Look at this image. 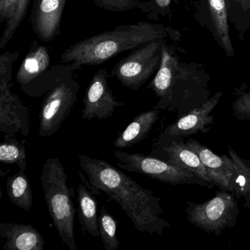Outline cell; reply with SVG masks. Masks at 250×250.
<instances>
[{
  "label": "cell",
  "instance_id": "cell-5",
  "mask_svg": "<svg viewBox=\"0 0 250 250\" xmlns=\"http://www.w3.org/2000/svg\"><path fill=\"white\" fill-rule=\"evenodd\" d=\"M185 212L191 225L206 233L219 236L224 229L235 226L239 208L237 198L232 192L219 189L213 198L204 203L187 202Z\"/></svg>",
  "mask_w": 250,
  "mask_h": 250
},
{
  "label": "cell",
  "instance_id": "cell-24",
  "mask_svg": "<svg viewBox=\"0 0 250 250\" xmlns=\"http://www.w3.org/2000/svg\"><path fill=\"white\" fill-rule=\"evenodd\" d=\"M98 225L105 250H118L120 247V241L117 236L118 222L104 206L98 217Z\"/></svg>",
  "mask_w": 250,
  "mask_h": 250
},
{
  "label": "cell",
  "instance_id": "cell-12",
  "mask_svg": "<svg viewBox=\"0 0 250 250\" xmlns=\"http://www.w3.org/2000/svg\"><path fill=\"white\" fill-rule=\"evenodd\" d=\"M222 95V92L218 91L203 106L196 108L187 115L178 118L159 134V138L185 140L198 132H208L210 126L214 124V116L210 113L220 102Z\"/></svg>",
  "mask_w": 250,
  "mask_h": 250
},
{
  "label": "cell",
  "instance_id": "cell-7",
  "mask_svg": "<svg viewBox=\"0 0 250 250\" xmlns=\"http://www.w3.org/2000/svg\"><path fill=\"white\" fill-rule=\"evenodd\" d=\"M167 39H156L141 45L115 64L109 77L116 78L124 87L137 90L157 72Z\"/></svg>",
  "mask_w": 250,
  "mask_h": 250
},
{
  "label": "cell",
  "instance_id": "cell-15",
  "mask_svg": "<svg viewBox=\"0 0 250 250\" xmlns=\"http://www.w3.org/2000/svg\"><path fill=\"white\" fill-rule=\"evenodd\" d=\"M187 146L200 158L215 186L219 189L233 191V162L229 156H217L193 138L185 140Z\"/></svg>",
  "mask_w": 250,
  "mask_h": 250
},
{
  "label": "cell",
  "instance_id": "cell-11",
  "mask_svg": "<svg viewBox=\"0 0 250 250\" xmlns=\"http://www.w3.org/2000/svg\"><path fill=\"white\" fill-rule=\"evenodd\" d=\"M184 139H162L152 145L150 156L165 161L171 165L181 167L191 171L210 184L216 187L206 167L197 154L186 144Z\"/></svg>",
  "mask_w": 250,
  "mask_h": 250
},
{
  "label": "cell",
  "instance_id": "cell-27",
  "mask_svg": "<svg viewBox=\"0 0 250 250\" xmlns=\"http://www.w3.org/2000/svg\"><path fill=\"white\" fill-rule=\"evenodd\" d=\"M99 8L113 13L124 12L129 10L141 9L140 0H93Z\"/></svg>",
  "mask_w": 250,
  "mask_h": 250
},
{
  "label": "cell",
  "instance_id": "cell-18",
  "mask_svg": "<svg viewBox=\"0 0 250 250\" xmlns=\"http://www.w3.org/2000/svg\"><path fill=\"white\" fill-rule=\"evenodd\" d=\"M160 111L153 108L137 115L115 139L114 146L117 148H125L144 140L157 121Z\"/></svg>",
  "mask_w": 250,
  "mask_h": 250
},
{
  "label": "cell",
  "instance_id": "cell-20",
  "mask_svg": "<svg viewBox=\"0 0 250 250\" xmlns=\"http://www.w3.org/2000/svg\"><path fill=\"white\" fill-rule=\"evenodd\" d=\"M228 153L234 166L232 194L237 199L244 198V207L250 210V162L241 158L231 146H228Z\"/></svg>",
  "mask_w": 250,
  "mask_h": 250
},
{
  "label": "cell",
  "instance_id": "cell-16",
  "mask_svg": "<svg viewBox=\"0 0 250 250\" xmlns=\"http://www.w3.org/2000/svg\"><path fill=\"white\" fill-rule=\"evenodd\" d=\"M2 248L5 250H43L45 241L42 234L31 225L0 224Z\"/></svg>",
  "mask_w": 250,
  "mask_h": 250
},
{
  "label": "cell",
  "instance_id": "cell-30",
  "mask_svg": "<svg viewBox=\"0 0 250 250\" xmlns=\"http://www.w3.org/2000/svg\"><path fill=\"white\" fill-rule=\"evenodd\" d=\"M20 0H0V24L7 22L17 12Z\"/></svg>",
  "mask_w": 250,
  "mask_h": 250
},
{
  "label": "cell",
  "instance_id": "cell-28",
  "mask_svg": "<svg viewBox=\"0 0 250 250\" xmlns=\"http://www.w3.org/2000/svg\"><path fill=\"white\" fill-rule=\"evenodd\" d=\"M19 56L18 51H6L0 56V86L10 85L12 80L13 67Z\"/></svg>",
  "mask_w": 250,
  "mask_h": 250
},
{
  "label": "cell",
  "instance_id": "cell-10",
  "mask_svg": "<svg viewBox=\"0 0 250 250\" xmlns=\"http://www.w3.org/2000/svg\"><path fill=\"white\" fill-rule=\"evenodd\" d=\"M109 77L105 68H101L93 76L83 99L84 109L82 112L83 120L107 119L113 115L115 108L124 106L123 102L117 100L109 87Z\"/></svg>",
  "mask_w": 250,
  "mask_h": 250
},
{
  "label": "cell",
  "instance_id": "cell-26",
  "mask_svg": "<svg viewBox=\"0 0 250 250\" xmlns=\"http://www.w3.org/2000/svg\"><path fill=\"white\" fill-rule=\"evenodd\" d=\"M172 0H140V11L147 14L150 20H158L159 17L170 15Z\"/></svg>",
  "mask_w": 250,
  "mask_h": 250
},
{
  "label": "cell",
  "instance_id": "cell-13",
  "mask_svg": "<svg viewBox=\"0 0 250 250\" xmlns=\"http://www.w3.org/2000/svg\"><path fill=\"white\" fill-rule=\"evenodd\" d=\"M67 0H34L30 22L33 32L43 42L61 36V20Z\"/></svg>",
  "mask_w": 250,
  "mask_h": 250
},
{
  "label": "cell",
  "instance_id": "cell-1",
  "mask_svg": "<svg viewBox=\"0 0 250 250\" xmlns=\"http://www.w3.org/2000/svg\"><path fill=\"white\" fill-rule=\"evenodd\" d=\"M80 167L87 176L89 188L106 194L121 206L137 230L162 235L170 225L161 217L162 198L143 188L131 177L106 161L79 155Z\"/></svg>",
  "mask_w": 250,
  "mask_h": 250
},
{
  "label": "cell",
  "instance_id": "cell-25",
  "mask_svg": "<svg viewBox=\"0 0 250 250\" xmlns=\"http://www.w3.org/2000/svg\"><path fill=\"white\" fill-rule=\"evenodd\" d=\"M31 1L32 0H20V3L15 15L6 22L3 34L0 39V49H4L8 44V42L12 39L17 29L21 24V21L25 19Z\"/></svg>",
  "mask_w": 250,
  "mask_h": 250
},
{
  "label": "cell",
  "instance_id": "cell-29",
  "mask_svg": "<svg viewBox=\"0 0 250 250\" xmlns=\"http://www.w3.org/2000/svg\"><path fill=\"white\" fill-rule=\"evenodd\" d=\"M232 115L239 121H250V90L239 93L232 104Z\"/></svg>",
  "mask_w": 250,
  "mask_h": 250
},
{
  "label": "cell",
  "instance_id": "cell-6",
  "mask_svg": "<svg viewBox=\"0 0 250 250\" xmlns=\"http://www.w3.org/2000/svg\"><path fill=\"white\" fill-rule=\"evenodd\" d=\"M113 156L118 167L128 172L146 175L156 181L173 186L188 184L211 188L208 183L191 171L171 165L150 155L115 150Z\"/></svg>",
  "mask_w": 250,
  "mask_h": 250
},
{
  "label": "cell",
  "instance_id": "cell-23",
  "mask_svg": "<svg viewBox=\"0 0 250 250\" xmlns=\"http://www.w3.org/2000/svg\"><path fill=\"white\" fill-rule=\"evenodd\" d=\"M26 140H18L15 137H4L0 144V162L5 164H17L21 170L27 168Z\"/></svg>",
  "mask_w": 250,
  "mask_h": 250
},
{
  "label": "cell",
  "instance_id": "cell-4",
  "mask_svg": "<svg viewBox=\"0 0 250 250\" xmlns=\"http://www.w3.org/2000/svg\"><path fill=\"white\" fill-rule=\"evenodd\" d=\"M41 182L48 211L64 244L77 250L74 236L76 210L74 188L68 186V175L58 158H48L42 168Z\"/></svg>",
  "mask_w": 250,
  "mask_h": 250
},
{
  "label": "cell",
  "instance_id": "cell-2",
  "mask_svg": "<svg viewBox=\"0 0 250 250\" xmlns=\"http://www.w3.org/2000/svg\"><path fill=\"white\" fill-rule=\"evenodd\" d=\"M162 54L159 70L146 88L159 98L153 108L176 112L178 118H181L210 99L209 77L197 65L180 62L175 47L167 42Z\"/></svg>",
  "mask_w": 250,
  "mask_h": 250
},
{
  "label": "cell",
  "instance_id": "cell-3",
  "mask_svg": "<svg viewBox=\"0 0 250 250\" xmlns=\"http://www.w3.org/2000/svg\"><path fill=\"white\" fill-rule=\"evenodd\" d=\"M168 38L179 39V33L162 24L140 21L123 24L71 45L61 55L60 63L70 64L77 71L84 65H101L151 41Z\"/></svg>",
  "mask_w": 250,
  "mask_h": 250
},
{
  "label": "cell",
  "instance_id": "cell-21",
  "mask_svg": "<svg viewBox=\"0 0 250 250\" xmlns=\"http://www.w3.org/2000/svg\"><path fill=\"white\" fill-rule=\"evenodd\" d=\"M6 190L13 204L22 210L30 211L33 204L31 185L24 170L11 175L6 180Z\"/></svg>",
  "mask_w": 250,
  "mask_h": 250
},
{
  "label": "cell",
  "instance_id": "cell-22",
  "mask_svg": "<svg viewBox=\"0 0 250 250\" xmlns=\"http://www.w3.org/2000/svg\"><path fill=\"white\" fill-rule=\"evenodd\" d=\"M228 8L229 22L238 32V36H244L250 27V0H225Z\"/></svg>",
  "mask_w": 250,
  "mask_h": 250
},
{
  "label": "cell",
  "instance_id": "cell-19",
  "mask_svg": "<svg viewBox=\"0 0 250 250\" xmlns=\"http://www.w3.org/2000/svg\"><path fill=\"white\" fill-rule=\"evenodd\" d=\"M77 213L79 222L84 233L93 237L100 236L98 225L97 201L84 184H80L77 190Z\"/></svg>",
  "mask_w": 250,
  "mask_h": 250
},
{
  "label": "cell",
  "instance_id": "cell-9",
  "mask_svg": "<svg viewBox=\"0 0 250 250\" xmlns=\"http://www.w3.org/2000/svg\"><path fill=\"white\" fill-rule=\"evenodd\" d=\"M193 16L197 24L207 30L228 58L235 53L229 34L225 0H191Z\"/></svg>",
  "mask_w": 250,
  "mask_h": 250
},
{
  "label": "cell",
  "instance_id": "cell-17",
  "mask_svg": "<svg viewBox=\"0 0 250 250\" xmlns=\"http://www.w3.org/2000/svg\"><path fill=\"white\" fill-rule=\"evenodd\" d=\"M51 58L46 46L34 41L16 75V80L22 89L32 84L50 68Z\"/></svg>",
  "mask_w": 250,
  "mask_h": 250
},
{
  "label": "cell",
  "instance_id": "cell-8",
  "mask_svg": "<svg viewBox=\"0 0 250 250\" xmlns=\"http://www.w3.org/2000/svg\"><path fill=\"white\" fill-rule=\"evenodd\" d=\"M80 88L74 72L60 80L46 93L39 112L41 137H51L61 128L77 102Z\"/></svg>",
  "mask_w": 250,
  "mask_h": 250
},
{
  "label": "cell",
  "instance_id": "cell-14",
  "mask_svg": "<svg viewBox=\"0 0 250 250\" xmlns=\"http://www.w3.org/2000/svg\"><path fill=\"white\" fill-rule=\"evenodd\" d=\"M29 112L18 96L11 93L10 85L0 87V130L4 137H15L17 133L27 137L30 133Z\"/></svg>",
  "mask_w": 250,
  "mask_h": 250
}]
</instances>
